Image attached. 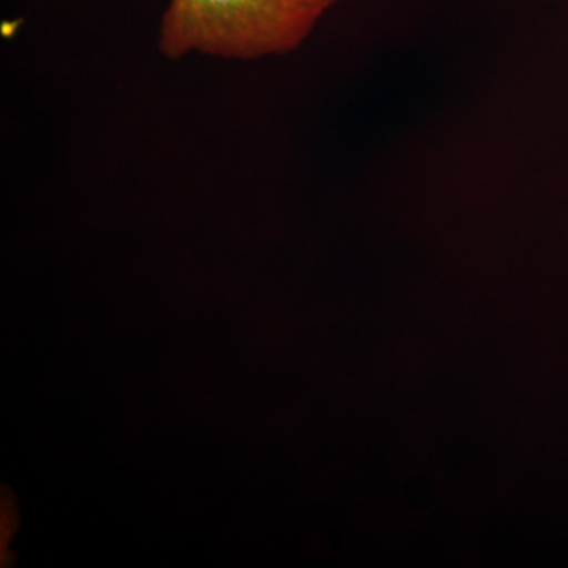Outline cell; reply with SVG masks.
<instances>
[{
	"instance_id": "cell-1",
	"label": "cell",
	"mask_w": 568,
	"mask_h": 568,
	"mask_svg": "<svg viewBox=\"0 0 568 568\" xmlns=\"http://www.w3.org/2000/svg\"><path fill=\"white\" fill-rule=\"evenodd\" d=\"M338 0H170L160 50L171 59L196 51L230 59L283 54L301 47Z\"/></svg>"
}]
</instances>
